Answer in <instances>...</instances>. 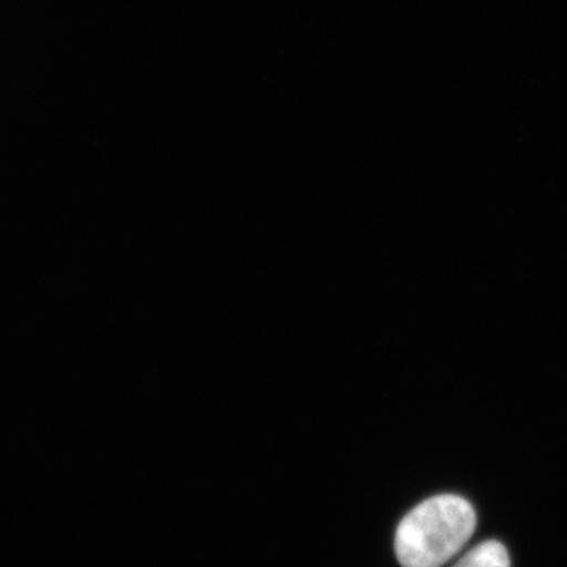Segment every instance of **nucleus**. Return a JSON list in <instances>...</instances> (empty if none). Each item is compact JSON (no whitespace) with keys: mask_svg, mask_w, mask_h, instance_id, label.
Segmentation results:
<instances>
[{"mask_svg":"<svg viewBox=\"0 0 567 567\" xmlns=\"http://www.w3.org/2000/svg\"><path fill=\"white\" fill-rule=\"evenodd\" d=\"M477 524L473 506L462 496H432L410 511L395 532L394 548L402 567H442L454 558Z\"/></svg>","mask_w":567,"mask_h":567,"instance_id":"obj_1","label":"nucleus"},{"mask_svg":"<svg viewBox=\"0 0 567 567\" xmlns=\"http://www.w3.org/2000/svg\"><path fill=\"white\" fill-rule=\"evenodd\" d=\"M454 567H511V561L503 544L486 540L472 548Z\"/></svg>","mask_w":567,"mask_h":567,"instance_id":"obj_2","label":"nucleus"}]
</instances>
